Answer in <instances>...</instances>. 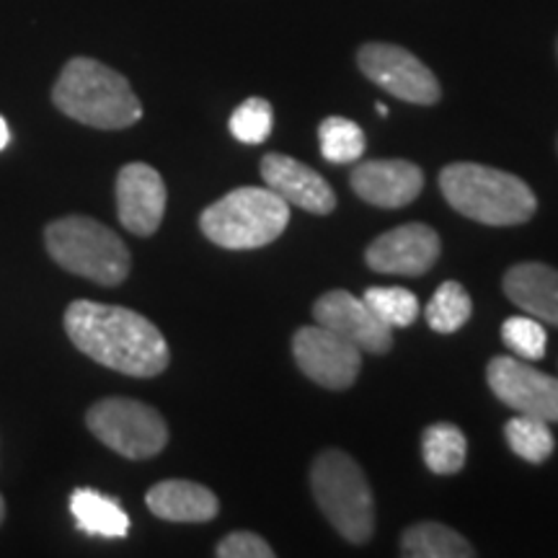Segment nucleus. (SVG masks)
Here are the masks:
<instances>
[{"label":"nucleus","mask_w":558,"mask_h":558,"mask_svg":"<svg viewBox=\"0 0 558 558\" xmlns=\"http://www.w3.org/2000/svg\"><path fill=\"white\" fill-rule=\"evenodd\" d=\"M65 331L86 357L130 378H156L171 362L158 326L122 305L73 300L65 311Z\"/></svg>","instance_id":"obj_1"},{"label":"nucleus","mask_w":558,"mask_h":558,"mask_svg":"<svg viewBox=\"0 0 558 558\" xmlns=\"http://www.w3.org/2000/svg\"><path fill=\"white\" fill-rule=\"evenodd\" d=\"M52 101L70 120L94 130H128L143 117L130 81L90 58H73L62 68Z\"/></svg>","instance_id":"obj_2"},{"label":"nucleus","mask_w":558,"mask_h":558,"mask_svg":"<svg viewBox=\"0 0 558 558\" xmlns=\"http://www.w3.org/2000/svg\"><path fill=\"white\" fill-rule=\"evenodd\" d=\"M439 190L456 213L484 226H522L538 209V197L525 181L484 163L445 166Z\"/></svg>","instance_id":"obj_3"},{"label":"nucleus","mask_w":558,"mask_h":558,"mask_svg":"<svg viewBox=\"0 0 558 558\" xmlns=\"http://www.w3.org/2000/svg\"><path fill=\"white\" fill-rule=\"evenodd\" d=\"M45 246L58 267L104 288L130 277V248L114 230L86 215H68L45 228Z\"/></svg>","instance_id":"obj_4"},{"label":"nucleus","mask_w":558,"mask_h":558,"mask_svg":"<svg viewBox=\"0 0 558 558\" xmlns=\"http://www.w3.org/2000/svg\"><path fill=\"white\" fill-rule=\"evenodd\" d=\"M311 492L324 518L347 543L373 538L375 499L365 471L344 450H324L311 465Z\"/></svg>","instance_id":"obj_5"},{"label":"nucleus","mask_w":558,"mask_h":558,"mask_svg":"<svg viewBox=\"0 0 558 558\" xmlns=\"http://www.w3.org/2000/svg\"><path fill=\"white\" fill-rule=\"evenodd\" d=\"M290 222V205L271 190L241 186L213 202L199 218L202 233L215 246L251 251L275 243Z\"/></svg>","instance_id":"obj_6"},{"label":"nucleus","mask_w":558,"mask_h":558,"mask_svg":"<svg viewBox=\"0 0 558 558\" xmlns=\"http://www.w3.org/2000/svg\"><path fill=\"white\" fill-rule=\"evenodd\" d=\"M86 427L99 442L128 460L156 458L169 445L166 418L148 403L122 396L96 401L86 414Z\"/></svg>","instance_id":"obj_7"},{"label":"nucleus","mask_w":558,"mask_h":558,"mask_svg":"<svg viewBox=\"0 0 558 558\" xmlns=\"http://www.w3.org/2000/svg\"><path fill=\"white\" fill-rule=\"evenodd\" d=\"M357 65L365 73V78L401 101L432 107L442 99V88H439L435 73L407 47L367 41L360 47Z\"/></svg>","instance_id":"obj_8"},{"label":"nucleus","mask_w":558,"mask_h":558,"mask_svg":"<svg viewBox=\"0 0 558 558\" xmlns=\"http://www.w3.org/2000/svg\"><path fill=\"white\" fill-rule=\"evenodd\" d=\"M292 357H295L305 378L329 390L352 388L362 369L360 349L318 324L303 326L295 331Z\"/></svg>","instance_id":"obj_9"},{"label":"nucleus","mask_w":558,"mask_h":558,"mask_svg":"<svg viewBox=\"0 0 558 558\" xmlns=\"http://www.w3.org/2000/svg\"><path fill=\"white\" fill-rule=\"evenodd\" d=\"M492 393L518 414L558 422V378L520 357H494L486 367Z\"/></svg>","instance_id":"obj_10"},{"label":"nucleus","mask_w":558,"mask_h":558,"mask_svg":"<svg viewBox=\"0 0 558 558\" xmlns=\"http://www.w3.org/2000/svg\"><path fill=\"white\" fill-rule=\"evenodd\" d=\"M313 318L318 326L352 341L360 352L386 354L393 347V329L383 324L365 298L347 290H329L313 303Z\"/></svg>","instance_id":"obj_11"},{"label":"nucleus","mask_w":558,"mask_h":558,"mask_svg":"<svg viewBox=\"0 0 558 558\" xmlns=\"http://www.w3.org/2000/svg\"><path fill=\"white\" fill-rule=\"evenodd\" d=\"M439 254H442V241L435 228L424 222H407L369 243L365 262L378 275L422 277L435 267Z\"/></svg>","instance_id":"obj_12"},{"label":"nucleus","mask_w":558,"mask_h":558,"mask_svg":"<svg viewBox=\"0 0 558 558\" xmlns=\"http://www.w3.org/2000/svg\"><path fill=\"white\" fill-rule=\"evenodd\" d=\"M166 184L148 163H128L117 177V215L124 230L148 239L156 233L166 215Z\"/></svg>","instance_id":"obj_13"},{"label":"nucleus","mask_w":558,"mask_h":558,"mask_svg":"<svg viewBox=\"0 0 558 558\" xmlns=\"http://www.w3.org/2000/svg\"><path fill=\"white\" fill-rule=\"evenodd\" d=\"M352 192L367 205L399 209L414 202L424 190V171L403 158L362 160L349 177Z\"/></svg>","instance_id":"obj_14"},{"label":"nucleus","mask_w":558,"mask_h":558,"mask_svg":"<svg viewBox=\"0 0 558 558\" xmlns=\"http://www.w3.org/2000/svg\"><path fill=\"white\" fill-rule=\"evenodd\" d=\"M262 179L277 197L305 213L331 215L337 209V194L329 181L284 153H269L262 158Z\"/></svg>","instance_id":"obj_15"},{"label":"nucleus","mask_w":558,"mask_h":558,"mask_svg":"<svg viewBox=\"0 0 558 558\" xmlns=\"http://www.w3.org/2000/svg\"><path fill=\"white\" fill-rule=\"evenodd\" d=\"M505 295L527 316L558 326V269L543 262H522L507 269Z\"/></svg>","instance_id":"obj_16"},{"label":"nucleus","mask_w":558,"mask_h":558,"mask_svg":"<svg viewBox=\"0 0 558 558\" xmlns=\"http://www.w3.org/2000/svg\"><path fill=\"white\" fill-rule=\"evenodd\" d=\"M145 505L166 522H213L220 512V501L207 486L194 481H160L145 494Z\"/></svg>","instance_id":"obj_17"},{"label":"nucleus","mask_w":558,"mask_h":558,"mask_svg":"<svg viewBox=\"0 0 558 558\" xmlns=\"http://www.w3.org/2000/svg\"><path fill=\"white\" fill-rule=\"evenodd\" d=\"M70 512L83 533L101 535V538H128L130 518L120 501L104 497L94 488H75L70 494Z\"/></svg>","instance_id":"obj_18"},{"label":"nucleus","mask_w":558,"mask_h":558,"mask_svg":"<svg viewBox=\"0 0 558 558\" xmlns=\"http://www.w3.org/2000/svg\"><path fill=\"white\" fill-rule=\"evenodd\" d=\"M401 554L409 558H473L476 548L442 522H416L403 533Z\"/></svg>","instance_id":"obj_19"},{"label":"nucleus","mask_w":558,"mask_h":558,"mask_svg":"<svg viewBox=\"0 0 558 558\" xmlns=\"http://www.w3.org/2000/svg\"><path fill=\"white\" fill-rule=\"evenodd\" d=\"M422 456L424 463L437 476H452L460 473L469 456V442L460 427L450 422L429 424L422 435Z\"/></svg>","instance_id":"obj_20"},{"label":"nucleus","mask_w":558,"mask_h":558,"mask_svg":"<svg viewBox=\"0 0 558 558\" xmlns=\"http://www.w3.org/2000/svg\"><path fill=\"white\" fill-rule=\"evenodd\" d=\"M473 313V300L469 290L463 284L456 282V279H448L435 290V295L424 308V316H427V324L432 331L437 333H456L469 324Z\"/></svg>","instance_id":"obj_21"},{"label":"nucleus","mask_w":558,"mask_h":558,"mask_svg":"<svg viewBox=\"0 0 558 558\" xmlns=\"http://www.w3.org/2000/svg\"><path fill=\"white\" fill-rule=\"evenodd\" d=\"M505 437L514 456L527 460V463L533 465L546 463V460L554 456V432H550L548 422H543V418L518 414L507 422Z\"/></svg>","instance_id":"obj_22"},{"label":"nucleus","mask_w":558,"mask_h":558,"mask_svg":"<svg viewBox=\"0 0 558 558\" xmlns=\"http://www.w3.org/2000/svg\"><path fill=\"white\" fill-rule=\"evenodd\" d=\"M318 143H320V156L329 163H352L360 160L365 153V132L357 122L347 120V117H326L318 124Z\"/></svg>","instance_id":"obj_23"},{"label":"nucleus","mask_w":558,"mask_h":558,"mask_svg":"<svg viewBox=\"0 0 558 558\" xmlns=\"http://www.w3.org/2000/svg\"><path fill=\"white\" fill-rule=\"evenodd\" d=\"M362 298L390 329H403L418 318V300L407 288H369Z\"/></svg>","instance_id":"obj_24"},{"label":"nucleus","mask_w":558,"mask_h":558,"mask_svg":"<svg viewBox=\"0 0 558 558\" xmlns=\"http://www.w3.org/2000/svg\"><path fill=\"white\" fill-rule=\"evenodd\" d=\"M228 128L241 143L259 145L271 135V128H275V109L262 96H251L230 114Z\"/></svg>","instance_id":"obj_25"},{"label":"nucleus","mask_w":558,"mask_h":558,"mask_svg":"<svg viewBox=\"0 0 558 558\" xmlns=\"http://www.w3.org/2000/svg\"><path fill=\"white\" fill-rule=\"evenodd\" d=\"M501 341L512 349L514 357L527 360V362H538L546 357V347H548V333L543 329V324L533 316H512L505 320L501 326Z\"/></svg>","instance_id":"obj_26"},{"label":"nucleus","mask_w":558,"mask_h":558,"mask_svg":"<svg viewBox=\"0 0 558 558\" xmlns=\"http://www.w3.org/2000/svg\"><path fill=\"white\" fill-rule=\"evenodd\" d=\"M215 554L220 558H271L275 548L269 546L262 535L248 533V530H239V533H230L218 543Z\"/></svg>","instance_id":"obj_27"},{"label":"nucleus","mask_w":558,"mask_h":558,"mask_svg":"<svg viewBox=\"0 0 558 558\" xmlns=\"http://www.w3.org/2000/svg\"><path fill=\"white\" fill-rule=\"evenodd\" d=\"M9 140H11L9 124H5V120H3V117H0V150H3V148H5V145H9Z\"/></svg>","instance_id":"obj_28"},{"label":"nucleus","mask_w":558,"mask_h":558,"mask_svg":"<svg viewBox=\"0 0 558 558\" xmlns=\"http://www.w3.org/2000/svg\"><path fill=\"white\" fill-rule=\"evenodd\" d=\"M3 520H5V499L0 497V525H3Z\"/></svg>","instance_id":"obj_29"},{"label":"nucleus","mask_w":558,"mask_h":558,"mask_svg":"<svg viewBox=\"0 0 558 558\" xmlns=\"http://www.w3.org/2000/svg\"><path fill=\"white\" fill-rule=\"evenodd\" d=\"M378 111H380V117H388V107H386V104H378Z\"/></svg>","instance_id":"obj_30"}]
</instances>
